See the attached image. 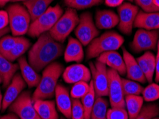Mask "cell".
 Returning <instances> with one entry per match:
<instances>
[{
    "label": "cell",
    "instance_id": "9c48e42d",
    "mask_svg": "<svg viewBox=\"0 0 159 119\" xmlns=\"http://www.w3.org/2000/svg\"><path fill=\"white\" fill-rule=\"evenodd\" d=\"M108 75V96L111 108H125L122 78L115 70L107 69Z\"/></svg>",
    "mask_w": 159,
    "mask_h": 119
},
{
    "label": "cell",
    "instance_id": "7a4b0ae2",
    "mask_svg": "<svg viewBox=\"0 0 159 119\" xmlns=\"http://www.w3.org/2000/svg\"><path fill=\"white\" fill-rule=\"evenodd\" d=\"M64 71V67L59 62H54L44 69L40 81L32 95V101L52 99L55 96L58 79Z\"/></svg>",
    "mask_w": 159,
    "mask_h": 119
},
{
    "label": "cell",
    "instance_id": "4fadbf2b",
    "mask_svg": "<svg viewBox=\"0 0 159 119\" xmlns=\"http://www.w3.org/2000/svg\"><path fill=\"white\" fill-rule=\"evenodd\" d=\"M26 82L21 74L17 73L13 77L12 80L7 86L5 94L2 100V110L4 111L9 106L17 99V98L22 93V91L26 86Z\"/></svg>",
    "mask_w": 159,
    "mask_h": 119
},
{
    "label": "cell",
    "instance_id": "681fc988",
    "mask_svg": "<svg viewBox=\"0 0 159 119\" xmlns=\"http://www.w3.org/2000/svg\"><path fill=\"white\" fill-rule=\"evenodd\" d=\"M153 119H159V117H156V118H154Z\"/></svg>",
    "mask_w": 159,
    "mask_h": 119
},
{
    "label": "cell",
    "instance_id": "9a60e30c",
    "mask_svg": "<svg viewBox=\"0 0 159 119\" xmlns=\"http://www.w3.org/2000/svg\"><path fill=\"white\" fill-rule=\"evenodd\" d=\"M123 58L125 62L126 76L130 80H133L137 82L145 83L147 81L143 72L142 71L141 67L138 64L137 60L129 51L123 47Z\"/></svg>",
    "mask_w": 159,
    "mask_h": 119
},
{
    "label": "cell",
    "instance_id": "cb8c5ba5",
    "mask_svg": "<svg viewBox=\"0 0 159 119\" xmlns=\"http://www.w3.org/2000/svg\"><path fill=\"white\" fill-rule=\"evenodd\" d=\"M19 69V64H13L0 53V78L4 87H7Z\"/></svg>",
    "mask_w": 159,
    "mask_h": 119
},
{
    "label": "cell",
    "instance_id": "74e56055",
    "mask_svg": "<svg viewBox=\"0 0 159 119\" xmlns=\"http://www.w3.org/2000/svg\"><path fill=\"white\" fill-rule=\"evenodd\" d=\"M135 3L145 12H158L159 8L153 3V0H134Z\"/></svg>",
    "mask_w": 159,
    "mask_h": 119
},
{
    "label": "cell",
    "instance_id": "836d02e7",
    "mask_svg": "<svg viewBox=\"0 0 159 119\" xmlns=\"http://www.w3.org/2000/svg\"><path fill=\"white\" fill-rule=\"evenodd\" d=\"M90 89V83L85 81H80L74 83L71 88L70 96L72 99H82L88 92Z\"/></svg>",
    "mask_w": 159,
    "mask_h": 119
},
{
    "label": "cell",
    "instance_id": "60d3db41",
    "mask_svg": "<svg viewBox=\"0 0 159 119\" xmlns=\"http://www.w3.org/2000/svg\"><path fill=\"white\" fill-rule=\"evenodd\" d=\"M123 2L124 0H105V3L110 7H116V6H120L123 3Z\"/></svg>",
    "mask_w": 159,
    "mask_h": 119
},
{
    "label": "cell",
    "instance_id": "d6a6232c",
    "mask_svg": "<svg viewBox=\"0 0 159 119\" xmlns=\"http://www.w3.org/2000/svg\"><path fill=\"white\" fill-rule=\"evenodd\" d=\"M19 36L4 35L0 39V53L4 57L11 50L17 42Z\"/></svg>",
    "mask_w": 159,
    "mask_h": 119
},
{
    "label": "cell",
    "instance_id": "7c38bea8",
    "mask_svg": "<svg viewBox=\"0 0 159 119\" xmlns=\"http://www.w3.org/2000/svg\"><path fill=\"white\" fill-rule=\"evenodd\" d=\"M139 13V8L130 2L123 3L118 8V29L125 35L131 34L134 22Z\"/></svg>",
    "mask_w": 159,
    "mask_h": 119
},
{
    "label": "cell",
    "instance_id": "8fae6325",
    "mask_svg": "<svg viewBox=\"0 0 159 119\" xmlns=\"http://www.w3.org/2000/svg\"><path fill=\"white\" fill-rule=\"evenodd\" d=\"M9 108V111L17 115L20 119L39 118L34 107L32 97L29 91L22 92Z\"/></svg>",
    "mask_w": 159,
    "mask_h": 119
},
{
    "label": "cell",
    "instance_id": "f35d334b",
    "mask_svg": "<svg viewBox=\"0 0 159 119\" xmlns=\"http://www.w3.org/2000/svg\"><path fill=\"white\" fill-rule=\"evenodd\" d=\"M9 24V16L7 11L0 10V30L7 27Z\"/></svg>",
    "mask_w": 159,
    "mask_h": 119
},
{
    "label": "cell",
    "instance_id": "83f0119b",
    "mask_svg": "<svg viewBox=\"0 0 159 119\" xmlns=\"http://www.w3.org/2000/svg\"><path fill=\"white\" fill-rule=\"evenodd\" d=\"M108 101L104 97H96L91 111V119H107Z\"/></svg>",
    "mask_w": 159,
    "mask_h": 119
},
{
    "label": "cell",
    "instance_id": "f907efd6",
    "mask_svg": "<svg viewBox=\"0 0 159 119\" xmlns=\"http://www.w3.org/2000/svg\"><path fill=\"white\" fill-rule=\"evenodd\" d=\"M128 1H129V2H133V1H134V0H128Z\"/></svg>",
    "mask_w": 159,
    "mask_h": 119
},
{
    "label": "cell",
    "instance_id": "2e32d148",
    "mask_svg": "<svg viewBox=\"0 0 159 119\" xmlns=\"http://www.w3.org/2000/svg\"><path fill=\"white\" fill-rule=\"evenodd\" d=\"M55 96L58 110L65 118L71 119L72 99L67 88L62 84H57Z\"/></svg>",
    "mask_w": 159,
    "mask_h": 119
},
{
    "label": "cell",
    "instance_id": "5b68a950",
    "mask_svg": "<svg viewBox=\"0 0 159 119\" xmlns=\"http://www.w3.org/2000/svg\"><path fill=\"white\" fill-rule=\"evenodd\" d=\"M62 15L63 9L60 4L50 6L43 15L32 22L27 32L28 35L35 38L45 32H50Z\"/></svg>",
    "mask_w": 159,
    "mask_h": 119
},
{
    "label": "cell",
    "instance_id": "7dc6e473",
    "mask_svg": "<svg viewBox=\"0 0 159 119\" xmlns=\"http://www.w3.org/2000/svg\"><path fill=\"white\" fill-rule=\"evenodd\" d=\"M25 1H30V0H14L12 2L13 3H16V2H25Z\"/></svg>",
    "mask_w": 159,
    "mask_h": 119
},
{
    "label": "cell",
    "instance_id": "8d00e7d4",
    "mask_svg": "<svg viewBox=\"0 0 159 119\" xmlns=\"http://www.w3.org/2000/svg\"><path fill=\"white\" fill-rule=\"evenodd\" d=\"M127 110L124 108H111L107 110V119H128Z\"/></svg>",
    "mask_w": 159,
    "mask_h": 119
},
{
    "label": "cell",
    "instance_id": "ffe728a7",
    "mask_svg": "<svg viewBox=\"0 0 159 119\" xmlns=\"http://www.w3.org/2000/svg\"><path fill=\"white\" fill-rule=\"evenodd\" d=\"M34 107L40 119H60L55 102L52 100H37L34 101Z\"/></svg>",
    "mask_w": 159,
    "mask_h": 119
},
{
    "label": "cell",
    "instance_id": "f546056e",
    "mask_svg": "<svg viewBox=\"0 0 159 119\" xmlns=\"http://www.w3.org/2000/svg\"><path fill=\"white\" fill-rule=\"evenodd\" d=\"M123 90L125 97L126 96H140L143 92V88L137 81L130 80V79H122Z\"/></svg>",
    "mask_w": 159,
    "mask_h": 119
},
{
    "label": "cell",
    "instance_id": "d4e9b609",
    "mask_svg": "<svg viewBox=\"0 0 159 119\" xmlns=\"http://www.w3.org/2000/svg\"><path fill=\"white\" fill-rule=\"evenodd\" d=\"M54 1L55 0H30L23 2L22 3L27 9L32 22H33L45 12Z\"/></svg>",
    "mask_w": 159,
    "mask_h": 119
},
{
    "label": "cell",
    "instance_id": "816d5d0a",
    "mask_svg": "<svg viewBox=\"0 0 159 119\" xmlns=\"http://www.w3.org/2000/svg\"><path fill=\"white\" fill-rule=\"evenodd\" d=\"M36 119H40V118H36ZM60 119H65V118H62H62H60Z\"/></svg>",
    "mask_w": 159,
    "mask_h": 119
},
{
    "label": "cell",
    "instance_id": "ba28073f",
    "mask_svg": "<svg viewBox=\"0 0 159 119\" xmlns=\"http://www.w3.org/2000/svg\"><path fill=\"white\" fill-rule=\"evenodd\" d=\"M159 41V32L156 30L140 29L135 32L130 44V49L135 53L155 50Z\"/></svg>",
    "mask_w": 159,
    "mask_h": 119
},
{
    "label": "cell",
    "instance_id": "4dcf8cb0",
    "mask_svg": "<svg viewBox=\"0 0 159 119\" xmlns=\"http://www.w3.org/2000/svg\"><path fill=\"white\" fill-rule=\"evenodd\" d=\"M64 2L69 8L81 10L98 5L102 0H64Z\"/></svg>",
    "mask_w": 159,
    "mask_h": 119
},
{
    "label": "cell",
    "instance_id": "277c9868",
    "mask_svg": "<svg viewBox=\"0 0 159 119\" xmlns=\"http://www.w3.org/2000/svg\"><path fill=\"white\" fill-rule=\"evenodd\" d=\"M9 24L11 34L15 36H22L27 34L31 24V17L24 5L13 4L7 8Z\"/></svg>",
    "mask_w": 159,
    "mask_h": 119
},
{
    "label": "cell",
    "instance_id": "f1b7e54d",
    "mask_svg": "<svg viewBox=\"0 0 159 119\" xmlns=\"http://www.w3.org/2000/svg\"><path fill=\"white\" fill-rule=\"evenodd\" d=\"M95 99H96V94L94 90L93 83L91 80L90 83V89L87 94L81 99V103L83 106L84 112H85V119H91V111L94 106Z\"/></svg>",
    "mask_w": 159,
    "mask_h": 119
},
{
    "label": "cell",
    "instance_id": "8992f818",
    "mask_svg": "<svg viewBox=\"0 0 159 119\" xmlns=\"http://www.w3.org/2000/svg\"><path fill=\"white\" fill-rule=\"evenodd\" d=\"M78 23L79 17L75 9H67L49 33L56 41L63 44Z\"/></svg>",
    "mask_w": 159,
    "mask_h": 119
},
{
    "label": "cell",
    "instance_id": "ac0fdd59",
    "mask_svg": "<svg viewBox=\"0 0 159 119\" xmlns=\"http://www.w3.org/2000/svg\"><path fill=\"white\" fill-rule=\"evenodd\" d=\"M133 27L146 30H156L159 29V11L158 12L139 11Z\"/></svg>",
    "mask_w": 159,
    "mask_h": 119
},
{
    "label": "cell",
    "instance_id": "4316f807",
    "mask_svg": "<svg viewBox=\"0 0 159 119\" xmlns=\"http://www.w3.org/2000/svg\"><path fill=\"white\" fill-rule=\"evenodd\" d=\"M30 41L27 39L22 36H19L17 42L4 57L11 62H15L22 57V55L30 48Z\"/></svg>",
    "mask_w": 159,
    "mask_h": 119
},
{
    "label": "cell",
    "instance_id": "5bb4252c",
    "mask_svg": "<svg viewBox=\"0 0 159 119\" xmlns=\"http://www.w3.org/2000/svg\"><path fill=\"white\" fill-rule=\"evenodd\" d=\"M62 78L67 83H75L80 81L89 82L91 80L90 70L81 64H72L64 69Z\"/></svg>",
    "mask_w": 159,
    "mask_h": 119
},
{
    "label": "cell",
    "instance_id": "f6af8a7d",
    "mask_svg": "<svg viewBox=\"0 0 159 119\" xmlns=\"http://www.w3.org/2000/svg\"><path fill=\"white\" fill-rule=\"evenodd\" d=\"M2 100H3V96H2L1 90H0V110H1L2 107Z\"/></svg>",
    "mask_w": 159,
    "mask_h": 119
},
{
    "label": "cell",
    "instance_id": "d590c367",
    "mask_svg": "<svg viewBox=\"0 0 159 119\" xmlns=\"http://www.w3.org/2000/svg\"><path fill=\"white\" fill-rule=\"evenodd\" d=\"M71 119H85V112L79 99H72Z\"/></svg>",
    "mask_w": 159,
    "mask_h": 119
},
{
    "label": "cell",
    "instance_id": "ee69618b",
    "mask_svg": "<svg viewBox=\"0 0 159 119\" xmlns=\"http://www.w3.org/2000/svg\"><path fill=\"white\" fill-rule=\"evenodd\" d=\"M14 0H0V7H3L4 6H5L7 3H8L9 2H12Z\"/></svg>",
    "mask_w": 159,
    "mask_h": 119
},
{
    "label": "cell",
    "instance_id": "52a82bcc",
    "mask_svg": "<svg viewBox=\"0 0 159 119\" xmlns=\"http://www.w3.org/2000/svg\"><path fill=\"white\" fill-rule=\"evenodd\" d=\"M99 34L100 32L94 23L92 15L88 11L82 14L75 31L77 39L83 46H88Z\"/></svg>",
    "mask_w": 159,
    "mask_h": 119
},
{
    "label": "cell",
    "instance_id": "603a6c76",
    "mask_svg": "<svg viewBox=\"0 0 159 119\" xmlns=\"http://www.w3.org/2000/svg\"><path fill=\"white\" fill-rule=\"evenodd\" d=\"M148 83H153L156 70V56L151 51H146L136 59Z\"/></svg>",
    "mask_w": 159,
    "mask_h": 119
},
{
    "label": "cell",
    "instance_id": "7402d4cb",
    "mask_svg": "<svg viewBox=\"0 0 159 119\" xmlns=\"http://www.w3.org/2000/svg\"><path fill=\"white\" fill-rule=\"evenodd\" d=\"M98 29H110L118 25V15L111 10H98L95 17Z\"/></svg>",
    "mask_w": 159,
    "mask_h": 119
},
{
    "label": "cell",
    "instance_id": "7bdbcfd3",
    "mask_svg": "<svg viewBox=\"0 0 159 119\" xmlns=\"http://www.w3.org/2000/svg\"><path fill=\"white\" fill-rule=\"evenodd\" d=\"M9 31H10V29H9V27H7L5 29H2V30H0V39L2 38V36H4V35H6L7 34H8Z\"/></svg>",
    "mask_w": 159,
    "mask_h": 119
},
{
    "label": "cell",
    "instance_id": "ab89813d",
    "mask_svg": "<svg viewBox=\"0 0 159 119\" xmlns=\"http://www.w3.org/2000/svg\"><path fill=\"white\" fill-rule=\"evenodd\" d=\"M155 81L156 83L159 82V41L157 45V53H156V56Z\"/></svg>",
    "mask_w": 159,
    "mask_h": 119
},
{
    "label": "cell",
    "instance_id": "1f68e13d",
    "mask_svg": "<svg viewBox=\"0 0 159 119\" xmlns=\"http://www.w3.org/2000/svg\"><path fill=\"white\" fill-rule=\"evenodd\" d=\"M159 116V106L156 104H149L143 106L135 119H153Z\"/></svg>",
    "mask_w": 159,
    "mask_h": 119
},
{
    "label": "cell",
    "instance_id": "e575fe53",
    "mask_svg": "<svg viewBox=\"0 0 159 119\" xmlns=\"http://www.w3.org/2000/svg\"><path fill=\"white\" fill-rule=\"evenodd\" d=\"M142 94L143 99L146 102L156 101L159 99V85L155 83H151L143 88Z\"/></svg>",
    "mask_w": 159,
    "mask_h": 119
},
{
    "label": "cell",
    "instance_id": "484cf974",
    "mask_svg": "<svg viewBox=\"0 0 159 119\" xmlns=\"http://www.w3.org/2000/svg\"><path fill=\"white\" fill-rule=\"evenodd\" d=\"M143 99L140 96H126L125 97V108L127 109L128 114V119H135L137 116L141 111L143 105Z\"/></svg>",
    "mask_w": 159,
    "mask_h": 119
},
{
    "label": "cell",
    "instance_id": "c3c4849f",
    "mask_svg": "<svg viewBox=\"0 0 159 119\" xmlns=\"http://www.w3.org/2000/svg\"><path fill=\"white\" fill-rule=\"evenodd\" d=\"M2 83V79L0 78V83Z\"/></svg>",
    "mask_w": 159,
    "mask_h": 119
},
{
    "label": "cell",
    "instance_id": "bcb514c9",
    "mask_svg": "<svg viewBox=\"0 0 159 119\" xmlns=\"http://www.w3.org/2000/svg\"><path fill=\"white\" fill-rule=\"evenodd\" d=\"M153 3L157 7L159 8V0H153Z\"/></svg>",
    "mask_w": 159,
    "mask_h": 119
},
{
    "label": "cell",
    "instance_id": "3957f363",
    "mask_svg": "<svg viewBox=\"0 0 159 119\" xmlns=\"http://www.w3.org/2000/svg\"><path fill=\"white\" fill-rule=\"evenodd\" d=\"M124 38L113 31L106 32L93 39L88 46L86 58L87 59L98 58L102 53L116 51L122 46Z\"/></svg>",
    "mask_w": 159,
    "mask_h": 119
},
{
    "label": "cell",
    "instance_id": "d6986e66",
    "mask_svg": "<svg viewBox=\"0 0 159 119\" xmlns=\"http://www.w3.org/2000/svg\"><path fill=\"white\" fill-rule=\"evenodd\" d=\"M83 44L77 39L70 37L67 46L64 51V59L67 63L77 62L80 63L84 59Z\"/></svg>",
    "mask_w": 159,
    "mask_h": 119
},
{
    "label": "cell",
    "instance_id": "b9f144b4",
    "mask_svg": "<svg viewBox=\"0 0 159 119\" xmlns=\"http://www.w3.org/2000/svg\"><path fill=\"white\" fill-rule=\"evenodd\" d=\"M0 119H20L17 115H15V113H11L9 114H7L5 116H2Z\"/></svg>",
    "mask_w": 159,
    "mask_h": 119
},
{
    "label": "cell",
    "instance_id": "e0dca14e",
    "mask_svg": "<svg viewBox=\"0 0 159 119\" xmlns=\"http://www.w3.org/2000/svg\"><path fill=\"white\" fill-rule=\"evenodd\" d=\"M98 62L103 63L110 69H113L120 74V76H125L126 74L125 65L123 58L118 52L116 51H108L100 54L97 58Z\"/></svg>",
    "mask_w": 159,
    "mask_h": 119
},
{
    "label": "cell",
    "instance_id": "30bf717a",
    "mask_svg": "<svg viewBox=\"0 0 159 119\" xmlns=\"http://www.w3.org/2000/svg\"><path fill=\"white\" fill-rule=\"evenodd\" d=\"M91 79L93 83L96 97H105L108 96V75L107 66L97 60L95 63L90 62Z\"/></svg>",
    "mask_w": 159,
    "mask_h": 119
},
{
    "label": "cell",
    "instance_id": "6da1fadb",
    "mask_svg": "<svg viewBox=\"0 0 159 119\" xmlns=\"http://www.w3.org/2000/svg\"><path fill=\"white\" fill-rule=\"evenodd\" d=\"M64 51L62 43L58 42L49 32L38 37L28 53V62L36 71H41L60 57Z\"/></svg>",
    "mask_w": 159,
    "mask_h": 119
},
{
    "label": "cell",
    "instance_id": "44dd1931",
    "mask_svg": "<svg viewBox=\"0 0 159 119\" xmlns=\"http://www.w3.org/2000/svg\"><path fill=\"white\" fill-rule=\"evenodd\" d=\"M18 64L21 71V74L29 87H37L40 81L41 76L37 74L32 66L29 64L25 57H21L18 59Z\"/></svg>",
    "mask_w": 159,
    "mask_h": 119
}]
</instances>
